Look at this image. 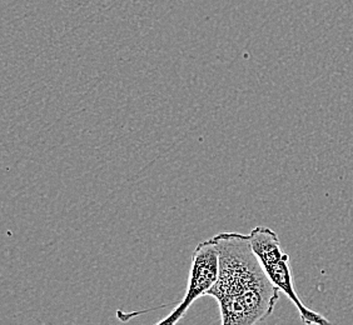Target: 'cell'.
Wrapping results in <instances>:
<instances>
[{
  "label": "cell",
  "instance_id": "obj_1",
  "mask_svg": "<svg viewBox=\"0 0 353 325\" xmlns=\"http://www.w3.org/2000/svg\"><path fill=\"white\" fill-rule=\"evenodd\" d=\"M219 253L217 282L208 291L216 299L223 325L259 324L271 315L279 299L253 251L250 234L224 231L212 238Z\"/></svg>",
  "mask_w": 353,
  "mask_h": 325
},
{
  "label": "cell",
  "instance_id": "obj_2",
  "mask_svg": "<svg viewBox=\"0 0 353 325\" xmlns=\"http://www.w3.org/2000/svg\"><path fill=\"white\" fill-rule=\"evenodd\" d=\"M250 238L252 248L259 258L267 277L292 302L299 311L301 320L305 324H330V322L323 315L306 308V305L299 299L293 284L290 255L282 251L277 233L267 227L259 225L252 229Z\"/></svg>",
  "mask_w": 353,
  "mask_h": 325
},
{
  "label": "cell",
  "instance_id": "obj_3",
  "mask_svg": "<svg viewBox=\"0 0 353 325\" xmlns=\"http://www.w3.org/2000/svg\"><path fill=\"white\" fill-rule=\"evenodd\" d=\"M218 274L219 253L214 240L210 239L198 244L192 255L190 277L183 298L178 303L173 312H170L157 324L173 325L178 323L197 299L208 295V291H211L217 282Z\"/></svg>",
  "mask_w": 353,
  "mask_h": 325
}]
</instances>
